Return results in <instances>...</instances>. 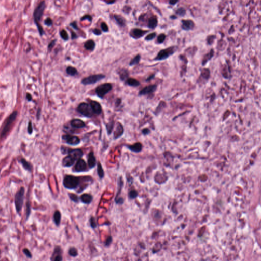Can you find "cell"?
<instances>
[{
	"instance_id": "obj_1",
	"label": "cell",
	"mask_w": 261,
	"mask_h": 261,
	"mask_svg": "<svg viewBox=\"0 0 261 261\" xmlns=\"http://www.w3.org/2000/svg\"><path fill=\"white\" fill-rule=\"evenodd\" d=\"M67 156L63 158L62 162V166L64 167L72 166L76 161L81 159L83 153L81 149H72L70 148Z\"/></svg>"
},
{
	"instance_id": "obj_2",
	"label": "cell",
	"mask_w": 261,
	"mask_h": 261,
	"mask_svg": "<svg viewBox=\"0 0 261 261\" xmlns=\"http://www.w3.org/2000/svg\"><path fill=\"white\" fill-rule=\"evenodd\" d=\"M45 8H46V2H45V1H42L38 4V5L35 8L34 13H33L34 22L37 27L38 30L39 32L40 36H43L44 34L45 31H44L43 27H42V26L40 25L39 22L40 21V20L44 15V12L45 10Z\"/></svg>"
},
{
	"instance_id": "obj_3",
	"label": "cell",
	"mask_w": 261,
	"mask_h": 261,
	"mask_svg": "<svg viewBox=\"0 0 261 261\" xmlns=\"http://www.w3.org/2000/svg\"><path fill=\"white\" fill-rule=\"evenodd\" d=\"M81 177L72 175H66L63 178V186L65 188L69 190L76 189L80 184Z\"/></svg>"
},
{
	"instance_id": "obj_4",
	"label": "cell",
	"mask_w": 261,
	"mask_h": 261,
	"mask_svg": "<svg viewBox=\"0 0 261 261\" xmlns=\"http://www.w3.org/2000/svg\"><path fill=\"white\" fill-rule=\"evenodd\" d=\"M177 50V47L172 46L166 49L161 50L159 52L156 57L155 58V61H162L168 58L172 55Z\"/></svg>"
},
{
	"instance_id": "obj_5",
	"label": "cell",
	"mask_w": 261,
	"mask_h": 261,
	"mask_svg": "<svg viewBox=\"0 0 261 261\" xmlns=\"http://www.w3.org/2000/svg\"><path fill=\"white\" fill-rule=\"evenodd\" d=\"M24 194L25 188L23 187H22L19 190V191L17 192L15 195V206L16 211L19 214H20L23 207L24 200Z\"/></svg>"
},
{
	"instance_id": "obj_6",
	"label": "cell",
	"mask_w": 261,
	"mask_h": 261,
	"mask_svg": "<svg viewBox=\"0 0 261 261\" xmlns=\"http://www.w3.org/2000/svg\"><path fill=\"white\" fill-rule=\"evenodd\" d=\"M77 110L82 115L88 118L91 117L94 113L90 104L84 102L80 103L78 105Z\"/></svg>"
},
{
	"instance_id": "obj_7",
	"label": "cell",
	"mask_w": 261,
	"mask_h": 261,
	"mask_svg": "<svg viewBox=\"0 0 261 261\" xmlns=\"http://www.w3.org/2000/svg\"><path fill=\"white\" fill-rule=\"evenodd\" d=\"M18 116V112L17 111H14L13 113H12L9 117L6 119L4 127L3 128L2 133H1V137H4L9 132L12 124L13 123V122L15 121L17 117Z\"/></svg>"
},
{
	"instance_id": "obj_8",
	"label": "cell",
	"mask_w": 261,
	"mask_h": 261,
	"mask_svg": "<svg viewBox=\"0 0 261 261\" xmlns=\"http://www.w3.org/2000/svg\"><path fill=\"white\" fill-rule=\"evenodd\" d=\"M112 89V85L110 83H106L98 86L95 89V92L97 95L101 99L103 98L109 93Z\"/></svg>"
},
{
	"instance_id": "obj_9",
	"label": "cell",
	"mask_w": 261,
	"mask_h": 261,
	"mask_svg": "<svg viewBox=\"0 0 261 261\" xmlns=\"http://www.w3.org/2000/svg\"><path fill=\"white\" fill-rule=\"evenodd\" d=\"M106 76L103 74H97L89 76L82 80L81 83L84 85L93 84L105 78Z\"/></svg>"
},
{
	"instance_id": "obj_10",
	"label": "cell",
	"mask_w": 261,
	"mask_h": 261,
	"mask_svg": "<svg viewBox=\"0 0 261 261\" xmlns=\"http://www.w3.org/2000/svg\"><path fill=\"white\" fill-rule=\"evenodd\" d=\"M62 139L68 145L76 146L79 144L81 142L80 139L76 136L71 135H64L62 136Z\"/></svg>"
},
{
	"instance_id": "obj_11",
	"label": "cell",
	"mask_w": 261,
	"mask_h": 261,
	"mask_svg": "<svg viewBox=\"0 0 261 261\" xmlns=\"http://www.w3.org/2000/svg\"><path fill=\"white\" fill-rule=\"evenodd\" d=\"M51 261H63V250L60 246H56L51 256Z\"/></svg>"
},
{
	"instance_id": "obj_12",
	"label": "cell",
	"mask_w": 261,
	"mask_h": 261,
	"mask_svg": "<svg viewBox=\"0 0 261 261\" xmlns=\"http://www.w3.org/2000/svg\"><path fill=\"white\" fill-rule=\"evenodd\" d=\"M73 169L74 172L78 173L86 172L89 170L85 161L82 159H79L77 162Z\"/></svg>"
},
{
	"instance_id": "obj_13",
	"label": "cell",
	"mask_w": 261,
	"mask_h": 261,
	"mask_svg": "<svg viewBox=\"0 0 261 261\" xmlns=\"http://www.w3.org/2000/svg\"><path fill=\"white\" fill-rule=\"evenodd\" d=\"M148 32V31L147 30H143L139 28H134L131 30L130 35L133 38L137 39L143 37Z\"/></svg>"
},
{
	"instance_id": "obj_14",
	"label": "cell",
	"mask_w": 261,
	"mask_h": 261,
	"mask_svg": "<svg viewBox=\"0 0 261 261\" xmlns=\"http://www.w3.org/2000/svg\"><path fill=\"white\" fill-rule=\"evenodd\" d=\"M157 86L156 85H151L145 87L139 92V95H145L150 94L155 92L157 90Z\"/></svg>"
},
{
	"instance_id": "obj_15",
	"label": "cell",
	"mask_w": 261,
	"mask_h": 261,
	"mask_svg": "<svg viewBox=\"0 0 261 261\" xmlns=\"http://www.w3.org/2000/svg\"><path fill=\"white\" fill-rule=\"evenodd\" d=\"M90 105L93 113L96 115H100L102 112V108L101 104L95 101H91Z\"/></svg>"
},
{
	"instance_id": "obj_16",
	"label": "cell",
	"mask_w": 261,
	"mask_h": 261,
	"mask_svg": "<svg viewBox=\"0 0 261 261\" xmlns=\"http://www.w3.org/2000/svg\"><path fill=\"white\" fill-rule=\"evenodd\" d=\"M181 22L182 28L186 31L192 30L195 26L194 22L191 20H182Z\"/></svg>"
},
{
	"instance_id": "obj_17",
	"label": "cell",
	"mask_w": 261,
	"mask_h": 261,
	"mask_svg": "<svg viewBox=\"0 0 261 261\" xmlns=\"http://www.w3.org/2000/svg\"><path fill=\"white\" fill-rule=\"evenodd\" d=\"M87 161L89 169H91L96 166L97 160L93 152H91L88 154L87 156Z\"/></svg>"
},
{
	"instance_id": "obj_18",
	"label": "cell",
	"mask_w": 261,
	"mask_h": 261,
	"mask_svg": "<svg viewBox=\"0 0 261 261\" xmlns=\"http://www.w3.org/2000/svg\"><path fill=\"white\" fill-rule=\"evenodd\" d=\"M71 126L75 129H82L86 127L85 122L80 119H73L71 121Z\"/></svg>"
},
{
	"instance_id": "obj_19",
	"label": "cell",
	"mask_w": 261,
	"mask_h": 261,
	"mask_svg": "<svg viewBox=\"0 0 261 261\" xmlns=\"http://www.w3.org/2000/svg\"><path fill=\"white\" fill-rule=\"evenodd\" d=\"M80 199L83 203L90 204L93 200V196L91 194L84 193L80 196Z\"/></svg>"
},
{
	"instance_id": "obj_20",
	"label": "cell",
	"mask_w": 261,
	"mask_h": 261,
	"mask_svg": "<svg viewBox=\"0 0 261 261\" xmlns=\"http://www.w3.org/2000/svg\"><path fill=\"white\" fill-rule=\"evenodd\" d=\"M114 19L115 20L116 23L120 27H125L126 25V21L124 18L121 16L118 15H114L113 16Z\"/></svg>"
},
{
	"instance_id": "obj_21",
	"label": "cell",
	"mask_w": 261,
	"mask_h": 261,
	"mask_svg": "<svg viewBox=\"0 0 261 261\" xmlns=\"http://www.w3.org/2000/svg\"><path fill=\"white\" fill-rule=\"evenodd\" d=\"M127 147L130 150L135 153H139L141 152L142 149V145L139 142L136 143L133 145H128Z\"/></svg>"
},
{
	"instance_id": "obj_22",
	"label": "cell",
	"mask_w": 261,
	"mask_h": 261,
	"mask_svg": "<svg viewBox=\"0 0 261 261\" xmlns=\"http://www.w3.org/2000/svg\"><path fill=\"white\" fill-rule=\"evenodd\" d=\"M158 25V19L156 16H153L150 18L148 22V27L150 29H154Z\"/></svg>"
},
{
	"instance_id": "obj_23",
	"label": "cell",
	"mask_w": 261,
	"mask_h": 261,
	"mask_svg": "<svg viewBox=\"0 0 261 261\" xmlns=\"http://www.w3.org/2000/svg\"><path fill=\"white\" fill-rule=\"evenodd\" d=\"M61 214L59 211L57 210L55 212L53 215V220L57 226H59L61 223Z\"/></svg>"
},
{
	"instance_id": "obj_24",
	"label": "cell",
	"mask_w": 261,
	"mask_h": 261,
	"mask_svg": "<svg viewBox=\"0 0 261 261\" xmlns=\"http://www.w3.org/2000/svg\"><path fill=\"white\" fill-rule=\"evenodd\" d=\"M19 162L22 165L23 167H24V168L25 170H27L30 172H31L32 171V166L31 164L29 162H28L25 159H24V158L21 159V160L19 161Z\"/></svg>"
},
{
	"instance_id": "obj_25",
	"label": "cell",
	"mask_w": 261,
	"mask_h": 261,
	"mask_svg": "<svg viewBox=\"0 0 261 261\" xmlns=\"http://www.w3.org/2000/svg\"><path fill=\"white\" fill-rule=\"evenodd\" d=\"M84 48L87 50H89L91 51H92L94 50L95 47V43L94 41H93L92 39L88 40L87 42H86L84 44Z\"/></svg>"
},
{
	"instance_id": "obj_26",
	"label": "cell",
	"mask_w": 261,
	"mask_h": 261,
	"mask_svg": "<svg viewBox=\"0 0 261 261\" xmlns=\"http://www.w3.org/2000/svg\"><path fill=\"white\" fill-rule=\"evenodd\" d=\"M120 79L121 81L127 80L129 76V71L126 69H121L118 72Z\"/></svg>"
},
{
	"instance_id": "obj_27",
	"label": "cell",
	"mask_w": 261,
	"mask_h": 261,
	"mask_svg": "<svg viewBox=\"0 0 261 261\" xmlns=\"http://www.w3.org/2000/svg\"><path fill=\"white\" fill-rule=\"evenodd\" d=\"M123 132V129L122 126H121V124L118 123V125H117L116 130H115L114 134V138L117 139L118 138H119L120 136H121L122 135Z\"/></svg>"
},
{
	"instance_id": "obj_28",
	"label": "cell",
	"mask_w": 261,
	"mask_h": 261,
	"mask_svg": "<svg viewBox=\"0 0 261 261\" xmlns=\"http://www.w3.org/2000/svg\"><path fill=\"white\" fill-rule=\"evenodd\" d=\"M126 84L132 87H138L140 85V82L135 79L129 78L126 80Z\"/></svg>"
},
{
	"instance_id": "obj_29",
	"label": "cell",
	"mask_w": 261,
	"mask_h": 261,
	"mask_svg": "<svg viewBox=\"0 0 261 261\" xmlns=\"http://www.w3.org/2000/svg\"><path fill=\"white\" fill-rule=\"evenodd\" d=\"M66 73L71 76H75V75L78 74L77 70L75 67L71 66H68L66 68Z\"/></svg>"
},
{
	"instance_id": "obj_30",
	"label": "cell",
	"mask_w": 261,
	"mask_h": 261,
	"mask_svg": "<svg viewBox=\"0 0 261 261\" xmlns=\"http://www.w3.org/2000/svg\"><path fill=\"white\" fill-rule=\"evenodd\" d=\"M97 172H98V174L99 177L101 179L103 178V177H104V175H105V173H104V171L103 170L102 164H101L100 162H98V164H97Z\"/></svg>"
},
{
	"instance_id": "obj_31",
	"label": "cell",
	"mask_w": 261,
	"mask_h": 261,
	"mask_svg": "<svg viewBox=\"0 0 261 261\" xmlns=\"http://www.w3.org/2000/svg\"><path fill=\"white\" fill-rule=\"evenodd\" d=\"M141 59V56L139 54H138L136 55L133 59H132L130 62V66H134L135 65H136L138 64L140 62V60Z\"/></svg>"
},
{
	"instance_id": "obj_32",
	"label": "cell",
	"mask_w": 261,
	"mask_h": 261,
	"mask_svg": "<svg viewBox=\"0 0 261 261\" xmlns=\"http://www.w3.org/2000/svg\"><path fill=\"white\" fill-rule=\"evenodd\" d=\"M68 254L73 257H76L78 255V249L75 247H71L68 249Z\"/></svg>"
},
{
	"instance_id": "obj_33",
	"label": "cell",
	"mask_w": 261,
	"mask_h": 261,
	"mask_svg": "<svg viewBox=\"0 0 261 261\" xmlns=\"http://www.w3.org/2000/svg\"><path fill=\"white\" fill-rule=\"evenodd\" d=\"M60 36L62 38V39H63L64 40H65V41L68 40L69 36H68L67 32L65 30H64V29L62 30L60 32Z\"/></svg>"
},
{
	"instance_id": "obj_34",
	"label": "cell",
	"mask_w": 261,
	"mask_h": 261,
	"mask_svg": "<svg viewBox=\"0 0 261 261\" xmlns=\"http://www.w3.org/2000/svg\"><path fill=\"white\" fill-rule=\"evenodd\" d=\"M114 121H111L109 123H107L106 125V130H107V133L108 135H110L111 134L112 130H113V127H114Z\"/></svg>"
},
{
	"instance_id": "obj_35",
	"label": "cell",
	"mask_w": 261,
	"mask_h": 261,
	"mask_svg": "<svg viewBox=\"0 0 261 261\" xmlns=\"http://www.w3.org/2000/svg\"><path fill=\"white\" fill-rule=\"evenodd\" d=\"M31 204H30V201H27V203H26V221H27L28 218H29V216L30 215V214H31Z\"/></svg>"
},
{
	"instance_id": "obj_36",
	"label": "cell",
	"mask_w": 261,
	"mask_h": 261,
	"mask_svg": "<svg viewBox=\"0 0 261 261\" xmlns=\"http://www.w3.org/2000/svg\"><path fill=\"white\" fill-rule=\"evenodd\" d=\"M68 196L71 200L76 203H78L79 202V198L77 194L74 193H68Z\"/></svg>"
},
{
	"instance_id": "obj_37",
	"label": "cell",
	"mask_w": 261,
	"mask_h": 261,
	"mask_svg": "<svg viewBox=\"0 0 261 261\" xmlns=\"http://www.w3.org/2000/svg\"><path fill=\"white\" fill-rule=\"evenodd\" d=\"M175 12H176V14L178 16H179L180 17H184L186 15V11L185 8H184L183 7H181V8H179L178 9H177L176 10Z\"/></svg>"
},
{
	"instance_id": "obj_38",
	"label": "cell",
	"mask_w": 261,
	"mask_h": 261,
	"mask_svg": "<svg viewBox=\"0 0 261 261\" xmlns=\"http://www.w3.org/2000/svg\"><path fill=\"white\" fill-rule=\"evenodd\" d=\"M165 39H166V35L163 33L160 34V35H158V36L157 37V42L159 44H162L164 42Z\"/></svg>"
},
{
	"instance_id": "obj_39",
	"label": "cell",
	"mask_w": 261,
	"mask_h": 261,
	"mask_svg": "<svg viewBox=\"0 0 261 261\" xmlns=\"http://www.w3.org/2000/svg\"><path fill=\"white\" fill-rule=\"evenodd\" d=\"M156 33L155 32H153V33H151L149 34H148L145 38V40H147V41H150L152 40H153V39H154L156 37Z\"/></svg>"
},
{
	"instance_id": "obj_40",
	"label": "cell",
	"mask_w": 261,
	"mask_h": 261,
	"mask_svg": "<svg viewBox=\"0 0 261 261\" xmlns=\"http://www.w3.org/2000/svg\"><path fill=\"white\" fill-rule=\"evenodd\" d=\"M89 222H90V226L92 228H95L97 227V223H96V221H95V219L94 218V217H91V218H90L89 219Z\"/></svg>"
},
{
	"instance_id": "obj_41",
	"label": "cell",
	"mask_w": 261,
	"mask_h": 261,
	"mask_svg": "<svg viewBox=\"0 0 261 261\" xmlns=\"http://www.w3.org/2000/svg\"><path fill=\"white\" fill-rule=\"evenodd\" d=\"M23 252L27 256V257L30 258H31L32 257V254L31 252H30V251L28 248H24L23 249Z\"/></svg>"
},
{
	"instance_id": "obj_42",
	"label": "cell",
	"mask_w": 261,
	"mask_h": 261,
	"mask_svg": "<svg viewBox=\"0 0 261 261\" xmlns=\"http://www.w3.org/2000/svg\"><path fill=\"white\" fill-rule=\"evenodd\" d=\"M138 196V193L135 190H132L129 193V196L130 198H135Z\"/></svg>"
},
{
	"instance_id": "obj_43",
	"label": "cell",
	"mask_w": 261,
	"mask_h": 261,
	"mask_svg": "<svg viewBox=\"0 0 261 261\" xmlns=\"http://www.w3.org/2000/svg\"><path fill=\"white\" fill-rule=\"evenodd\" d=\"M101 29L104 32H107L109 31V28L107 24L105 22H103L101 25Z\"/></svg>"
},
{
	"instance_id": "obj_44",
	"label": "cell",
	"mask_w": 261,
	"mask_h": 261,
	"mask_svg": "<svg viewBox=\"0 0 261 261\" xmlns=\"http://www.w3.org/2000/svg\"><path fill=\"white\" fill-rule=\"evenodd\" d=\"M27 131H28V133L29 135H31V134L33 133V127H32V122H31V121H30L29 122V123H28Z\"/></svg>"
},
{
	"instance_id": "obj_45",
	"label": "cell",
	"mask_w": 261,
	"mask_h": 261,
	"mask_svg": "<svg viewBox=\"0 0 261 261\" xmlns=\"http://www.w3.org/2000/svg\"><path fill=\"white\" fill-rule=\"evenodd\" d=\"M88 20V21H89L90 23L92 22V18L91 17V16L90 15H85L82 18H81L80 20L81 21H84V20Z\"/></svg>"
},
{
	"instance_id": "obj_46",
	"label": "cell",
	"mask_w": 261,
	"mask_h": 261,
	"mask_svg": "<svg viewBox=\"0 0 261 261\" xmlns=\"http://www.w3.org/2000/svg\"><path fill=\"white\" fill-rule=\"evenodd\" d=\"M45 24L47 26H51L53 25V21L50 18H47L45 21Z\"/></svg>"
},
{
	"instance_id": "obj_47",
	"label": "cell",
	"mask_w": 261,
	"mask_h": 261,
	"mask_svg": "<svg viewBox=\"0 0 261 261\" xmlns=\"http://www.w3.org/2000/svg\"><path fill=\"white\" fill-rule=\"evenodd\" d=\"M92 33L97 35V36H99V35H101L102 34V32L99 29H97V28H95L93 30H92Z\"/></svg>"
},
{
	"instance_id": "obj_48",
	"label": "cell",
	"mask_w": 261,
	"mask_h": 261,
	"mask_svg": "<svg viewBox=\"0 0 261 261\" xmlns=\"http://www.w3.org/2000/svg\"><path fill=\"white\" fill-rule=\"evenodd\" d=\"M56 42V40L55 39V40H52L51 42H50V44H49V45H48V49H49V50L51 51V50L52 49V48H53L54 47V46L55 45Z\"/></svg>"
},
{
	"instance_id": "obj_49",
	"label": "cell",
	"mask_w": 261,
	"mask_h": 261,
	"mask_svg": "<svg viewBox=\"0 0 261 261\" xmlns=\"http://www.w3.org/2000/svg\"><path fill=\"white\" fill-rule=\"evenodd\" d=\"M123 11L124 12V13H129L130 11L131 10V7L129 6H126L123 7V9H122Z\"/></svg>"
},
{
	"instance_id": "obj_50",
	"label": "cell",
	"mask_w": 261,
	"mask_h": 261,
	"mask_svg": "<svg viewBox=\"0 0 261 261\" xmlns=\"http://www.w3.org/2000/svg\"><path fill=\"white\" fill-rule=\"evenodd\" d=\"M70 26H71L72 28H73L74 29H75L76 30H79V27H78L77 22L76 21H74V22H73L72 23H71L70 24Z\"/></svg>"
},
{
	"instance_id": "obj_51",
	"label": "cell",
	"mask_w": 261,
	"mask_h": 261,
	"mask_svg": "<svg viewBox=\"0 0 261 261\" xmlns=\"http://www.w3.org/2000/svg\"><path fill=\"white\" fill-rule=\"evenodd\" d=\"M112 238H111L110 236V237H109L107 239V240H106V243H105V245H106V246H109V245H110L111 243L112 242Z\"/></svg>"
},
{
	"instance_id": "obj_52",
	"label": "cell",
	"mask_w": 261,
	"mask_h": 261,
	"mask_svg": "<svg viewBox=\"0 0 261 261\" xmlns=\"http://www.w3.org/2000/svg\"><path fill=\"white\" fill-rule=\"evenodd\" d=\"M180 59L182 61H184L185 63H188V60H187V58H186L185 57V56H184V55H180Z\"/></svg>"
},
{
	"instance_id": "obj_53",
	"label": "cell",
	"mask_w": 261,
	"mask_h": 261,
	"mask_svg": "<svg viewBox=\"0 0 261 261\" xmlns=\"http://www.w3.org/2000/svg\"><path fill=\"white\" fill-rule=\"evenodd\" d=\"M40 116H41V109H40V108H38L37 111V114H36V117H37V118L38 120L40 119Z\"/></svg>"
},
{
	"instance_id": "obj_54",
	"label": "cell",
	"mask_w": 261,
	"mask_h": 261,
	"mask_svg": "<svg viewBox=\"0 0 261 261\" xmlns=\"http://www.w3.org/2000/svg\"><path fill=\"white\" fill-rule=\"evenodd\" d=\"M26 98L27 99V100L29 101V102H30L32 100V97L31 95V94H30V93H27V95H26Z\"/></svg>"
},
{
	"instance_id": "obj_55",
	"label": "cell",
	"mask_w": 261,
	"mask_h": 261,
	"mask_svg": "<svg viewBox=\"0 0 261 261\" xmlns=\"http://www.w3.org/2000/svg\"><path fill=\"white\" fill-rule=\"evenodd\" d=\"M77 38H78L77 35L75 32H72V39H76Z\"/></svg>"
},
{
	"instance_id": "obj_56",
	"label": "cell",
	"mask_w": 261,
	"mask_h": 261,
	"mask_svg": "<svg viewBox=\"0 0 261 261\" xmlns=\"http://www.w3.org/2000/svg\"><path fill=\"white\" fill-rule=\"evenodd\" d=\"M103 2L108 5H110L114 3L115 2V1H104Z\"/></svg>"
},
{
	"instance_id": "obj_57",
	"label": "cell",
	"mask_w": 261,
	"mask_h": 261,
	"mask_svg": "<svg viewBox=\"0 0 261 261\" xmlns=\"http://www.w3.org/2000/svg\"><path fill=\"white\" fill-rule=\"evenodd\" d=\"M178 2V1H174V0H172V1H170L169 3L171 5H174Z\"/></svg>"
},
{
	"instance_id": "obj_58",
	"label": "cell",
	"mask_w": 261,
	"mask_h": 261,
	"mask_svg": "<svg viewBox=\"0 0 261 261\" xmlns=\"http://www.w3.org/2000/svg\"><path fill=\"white\" fill-rule=\"evenodd\" d=\"M142 133L144 135H147L149 133V130L147 129H145L143 130H142Z\"/></svg>"
},
{
	"instance_id": "obj_59",
	"label": "cell",
	"mask_w": 261,
	"mask_h": 261,
	"mask_svg": "<svg viewBox=\"0 0 261 261\" xmlns=\"http://www.w3.org/2000/svg\"><path fill=\"white\" fill-rule=\"evenodd\" d=\"M155 75H151L150 76H149V77L147 79L146 81H148L151 80L152 79H153L155 77Z\"/></svg>"
}]
</instances>
